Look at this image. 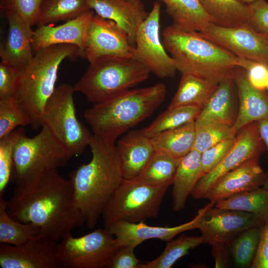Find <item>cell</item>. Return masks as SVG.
<instances>
[{"label":"cell","instance_id":"cell-1","mask_svg":"<svg viewBox=\"0 0 268 268\" xmlns=\"http://www.w3.org/2000/svg\"><path fill=\"white\" fill-rule=\"evenodd\" d=\"M6 210L14 219L35 225L40 235L57 241L85 223L75 204L70 180L56 169L43 170L17 184Z\"/></svg>","mask_w":268,"mask_h":268},{"label":"cell","instance_id":"cell-2","mask_svg":"<svg viewBox=\"0 0 268 268\" xmlns=\"http://www.w3.org/2000/svg\"><path fill=\"white\" fill-rule=\"evenodd\" d=\"M88 146L90 161L72 171L68 177L75 204L87 226L92 228L124 178L115 144L107 143L92 134Z\"/></svg>","mask_w":268,"mask_h":268},{"label":"cell","instance_id":"cell-3","mask_svg":"<svg viewBox=\"0 0 268 268\" xmlns=\"http://www.w3.org/2000/svg\"><path fill=\"white\" fill-rule=\"evenodd\" d=\"M166 93L163 83L130 89L94 104L85 111L84 117L93 135L115 144L121 134L150 116L163 102Z\"/></svg>","mask_w":268,"mask_h":268},{"label":"cell","instance_id":"cell-4","mask_svg":"<svg viewBox=\"0 0 268 268\" xmlns=\"http://www.w3.org/2000/svg\"><path fill=\"white\" fill-rule=\"evenodd\" d=\"M164 47L177 70L219 83L233 78L237 57L202 36L172 24L162 32Z\"/></svg>","mask_w":268,"mask_h":268},{"label":"cell","instance_id":"cell-5","mask_svg":"<svg viewBox=\"0 0 268 268\" xmlns=\"http://www.w3.org/2000/svg\"><path fill=\"white\" fill-rule=\"evenodd\" d=\"M78 56L79 50L76 46L52 45L35 53L31 62L22 70L13 98L33 130L42 127L45 105L56 87L60 65L65 59L75 60Z\"/></svg>","mask_w":268,"mask_h":268},{"label":"cell","instance_id":"cell-6","mask_svg":"<svg viewBox=\"0 0 268 268\" xmlns=\"http://www.w3.org/2000/svg\"><path fill=\"white\" fill-rule=\"evenodd\" d=\"M150 72L137 59L102 56L90 63L73 88L95 104L140 83L148 77Z\"/></svg>","mask_w":268,"mask_h":268},{"label":"cell","instance_id":"cell-7","mask_svg":"<svg viewBox=\"0 0 268 268\" xmlns=\"http://www.w3.org/2000/svg\"><path fill=\"white\" fill-rule=\"evenodd\" d=\"M11 180L16 185L47 169L61 168L72 157L68 150L45 124L36 135L25 133L17 140L13 149Z\"/></svg>","mask_w":268,"mask_h":268},{"label":"cell","instance_id":"cell-8","mask_svg":"<svg viewBox=\"0 0 268 268\" xmlns=\"http://www.w3.org/2000/svg\"><path fill=\"white\" fill-rule=\"evenodd\" d=\"M167 189L124 179L103 213L104 228L117 221L138 223L156 217Z\"/></svg>","mask_w":268,"mask_h":268},{"label":"cell","instance_id":"cell-9","mask_svg":"<svg viewBox=\"0 0 268 268\" xmlns=\"http://www.w3.org/2000/svg\"><path fill=\"white\" fill-rule=\"evenodd\" d=\"M73 86L63 83L55 88L47 101L42 125H46L72 157L81 155L89 145L91 134L77 119Z\"/></svg>","mask_w":268,"mask_h":268},{"label":"cell","instance_id":"cell-10","mask_svg":"<svg viewBox=\"0 0 268 268\" xmlns=\"http://www.w3.org/2000/svg\"><path fill=\"white\" fill-rule=\"evenodd\" d=\"M119 247L115 237L105 228L79 237H73L69 233L58 244L61 268H107Z\"/></svg>","mask_w":268,"mask_h":268},{"label":"cell","instance_id":"cell-11","mask_svg":"<svg viewBox=\"0 0 268 268\" xmlns=\"http://www.w3.org/2000/svg\"><path fill=\"white\" fill-rule=\"evenodd\" d=\"M160 3L154 2L151 10L136 30L134 46L138 60L150 72L161 78H172L178 70L160 38Z\"/></svg>","mask_w":268,"mask_h":268},{"label":"cell","instance_id":"cell-12","mask_svg":"<svg viewBox=\"0 0 268 268\" xmlns=\"http://www.w3.org/2000/svg\"><path fill=\"white\" fill-rule=\"evenodd\" d=\"M229 152L212 171L204 175L191 193L196 199H204L211 186L223 175L244 162L260 157L265 149L258 122L251 123L240 130Z\"/></svg>","mask_w":268,"mask_h":268},{"label":"cell","instance_id":"cell-13","mask_svg":"<svg viewBox=\"0 0 268 268\" xmlns=\"http://www.w3.org/2000/svg\"><path fill=\"white\" fill-rule=\"evenodd\" d=\"M104 56L138 59L136 48L131 43L127 33L114 21L94 14L81 58L90 63Z\"/></svg>","mask_w":268,"mask_h":268},{"label":"cell","instance_id":"cell-14","mask_svg":"<svg viewBox=\"0 0 268 268\" xmlns=\"http://www.w3.org/2000/svg\"><path fill=\"white\" fill-rule=\"evenodd\" d=\"M200 33L237 57L268 62V43L265 35L255 30L249 23L232 27L211 23Z\"/></svg>","mask_w":268,"mask_h":268},{"label":"cell","instance_id":"cell-15","mask_svg":"<svg viewBox=\"0 0 268 268\" xmlns=\"http://www.w3.org/2000/svg\"><path fill=\"white\" fill-rule=\"evenodd\" d=\"M264 225L255 215L242 211L221 209L214 206L202 215L198 228L203 243H229L244 231Z\"/></svg>","mask_w":268,"mask_h":268},{"label":"cell","instance_id":"cell-16","mask_svg":"<svg viewBox=\"0 0 268 268\" xmlns=\"http://www.w3.org/2000/svg\"><path fill=\"white\" fill-rule=\"evenodd\" d=\"M58 241L40 235L15 246L0 244L2 268H59Z\"/></svg>","mask_w":268,"mask_h":268},{"label":"cell","instance_id":"cell-17","mask_svg":"<svg viewBox=\"0 0 268 268\" xmlns=\"http://www.w3.org/2000/svg\"><path fill=\"white\" fill-rule=\"evenodd\" d=\"M215 203L210 201L198 210L191 220L176 226H154L148 225L144 222L130 223L120 220L111 224L106 229L115 237L119 247L130 246L135 248L144 241L152 239L167 242L183 232L198 228L202 215L207 209L214 206Z\"/></svg>","mask_w":268,"mask_h":268},{"label":"cell","instance_id":"cell-18","mask_svg":"<svg viewBox=\"0 0 268 268\" xmlns=\"http://www.w3.org/2000/svg\"><path fill=\"white\" fill-rule=\"evenodd\" d=\"M94 13L90 9L78 17L57 26L37 27L34 31L32 47L36 53L46 47L60 44L77 46L82 57L87 41L89 27Z\"/></svg>","mask_w":268,"mask_h":268},{"label":"cell","instance_id":"cell-19","mask_svg":"<svg viewBox=\"0 0 268 268\" xmlns=\"http://www.w3.org/2000/svg\"><path fill=\"white\" fill-rule=\"evenodd\" d=\"M267 175L260 165L259 157L251 159L220 177L208 189L204 199L216 202L263 187Z\"/></svg>","mask_w":268,"mask_h":268},{"label":"cell","instance_id":"cell-20","mask_svg":"<svg viewBox=\"0 0 268 268\" xmlns=\"http://www.w3.org/2000/svg\"><path fill=\"white\" fill-rule=\"evenodd\" d=\"M3 12L8 29L6 39L0 50V62L23 70L34 57L32 42L34 30L17 14L10 11Z\"/></svg>","mask_w":268,"mask_h":268},{"label":"cell","instance_id":"cell-21","mask_svg":"<svg viewBox=\"0 0 268 268\" xmlns=\"http://www.w3.org/2000/svg\"><path fill=\"white\" fill-rule=\"evenodd\" d=\"M233 79L236 84L238 97V112L233 125L237 132L246 125L268 119V97L265 91L257 89L249 81L245 70L237 67Z\"/></svg>","mask_w":268,"mask_h":268},{"label":"cell","instance_id":"cell-22","mask_svg":"<svg viewBox=\"0 0 268 268\" xmlns=\"http://www.w3.org/2000/svg\"><path fill=\"white\" fill-rule=\"evenodd\" d=\"M90 8L100 17L116 22L128 34L134 46L139 25L147 17L141 0H87Z\"/></svg>","mask_w":268,"mask_h":268},{"label":"cell","instance_id":"cell-23","mask_svg":"<svg viewBox=\"0 0 268 268\" xmlns=\"http://www.w3.org/2000/svg\"><path fill=\"white\" fill-rule=\"evenodd\" d=\"M116 146L119 154L124 178H137L144 169L155 150L143 129L131 131L120 139Z\"/></svg>","mask_w":268,"mask_h":268},{"label":"cell","instance_id":"cell-24","mask_svg":"<svg viewBox=\"0 0 268 268\" xmlns=\"http://www.w3.org/2000/svg\"><path fill=\"white\" fill-rule=\"evenodd\" d=\"M203 175L201 153L193 149L180 159L172 183L173 211L178 212L184 208L188 197Z\"/></svg>","mask_w":268,"mask_h":268},{"label":"cell","instance_id":"cell-25","mask_svg":"<svg viewBox=\"0 0 268 268\" xmlns=\"http://www.w3.org/2000/svg\"><path fill=\"white\" fill-rule=\"evenodd\" d=\"M236 89L233 78L219 83L197 117L213 120L232 127L238 112Z\"/></svg>","mask_w":268,"mask_h":268},{"label":"cell","instance_id":"cell-26","mask_svg":"<svg viewBox=\"0 0 268 268\" xmlns=\"http://www.w3.org/2000/svg\"><path fill=\"white\" fill-rule=\"evenodd\" d=\"M173 24L188 31L203 32L212 23L199 0H160Z\"/></svg>","mask_w":268,"mask_h":268},{"label":"cell","instance_id":"cell-27","mask_svg":"<svg viewBox=\"0 0 268 268\" xmlns=\"http://www.w3.org/2000/svg\"><path fill=\"white\" fill-rule=\"evenodd\" d=\"M218 83L189 73H183L168 108L194 105L201 109L217 88Z\"/></svg>","mask_w":268,"mask_h":268},{"label":"cell","instance_id":"cell-28","mask_svg":"<svg viewBox=\"0 0 268 268\" xmlns=\"http://www.w3.org/2000/svg\"><path fill=\"white\" fill-rule=\"evenodd\" d=\"M195 121L150 137L155 151L167 153L178 159L188 154L193 150L195 141Z\"/></svg>","mask_w":268,"mask_h":268},{"label":"cell","instance_id":"cell-29","mask_svg":"<svg viewBox=\"0 0 268 268\" xmlns=\"http://www.w3.org/2000/svg\"><path fill=\"white\" fill-rule=\"evenodd\" d=\"M199 1L214 24L232 27L249 23V5L240 0Z\"/></svg>","mask_w":268,"mask_h":268},{"label":"cell","instance_id":"cell-30","mask_svg":"<svg viewBox=\"0 0 268 268\" xmlns=\"http://www.w3.org/2000/svg\"><path fill=\"white\" fill-rule=\"evenodd\" d=\"M214 206L218 208L249 212L258 217L264 224L268 222V190L263 187L219 201Z\"/></svg>","mask_w":268,"mask_h":268},{"label":"cell","instance_id":"cell-31","mask_svg":"<svg viewBox=\"0 0 268 268\" xmlns=\"http://www.w3.org/2000/svg\"><path fill=\"white\" fill-rule=\"evenodd\" d=\"M90 9L87 0H43L36 25L67 22Z\"/></svg>","mask_w":268,"mask_h":268},{"label":"cell","instance_id":"cell-32","mask_svg":"<svg viewBox=\"0 0 268 268\" xmlns=\"http://www.w3.org/2000/svg\"><path fill=\"white\" fill-rule=\"evenodd\" d=\"M181 159L155 151L144 169L134 179L151 186L168 188L172 185Z\"/></svg>","mask_w":268,"mask_h":268},{"label":"cell","instance_id":"cell-33","mask_svg":"<svg viewBox=\"0 0 268 268\" xmlns=\"http://www.w3.org/2000/svg\"><path fill=\"white\" fill-rule=\"evenodd\" d=\"M7 201L0 197V243L21 245L41 234L40 229L32 223L14 219L6 210Z\"/></svg>","mask_w":268,"mask_h":268},{"label":"cell","instance_id":"cell-34","mask_svg":"<svg viewBox=\"0 0 268 268\" xmlns=\"http://www.w3.org/2000/svg\"><path fill=\"white\" fill-rule=\"evenodd\" d=\"M201 109L194 105L178 106L168 108L147 127L143 128L149 137L162 132L173 129L195 121Z\"/></svg>","mask_w":268,"mask_h":268},{"label":"cell","instance_id":"cell-35","mask_svg":"<svg viewBox=\"0 0 268 268\" xmlns=\"http://www.w3.org/2000/svg\"><path fill=\"white\" fill-rule=\"evenodd\" d=\"M203 243L201 236L181 234L178 238L167 242L163 252L155 259L141 263L139 268H170L179 259L190 250Z\"/></svg>","mask_w":268,"mask_h":268},{"label":"cell","instance_id":"cell-36","mask_svg":"<svg viewBox=\"0 0 268 268\" xmlns=\"http://www.w3.org/2000/svg\"><path fill=\"white\" fill-rule=\"evenodd\" d=\"M195 131L193 149L201 153L224 139L236 135L231 126L199 117L195 121Z\"/></svg>","mask_w":268,"mask_h":268},{"label":"cell","instance_id":"cell-37","mask_svg":"<svg viewBox=\"0 0 268 268\" xmlns=\"http://www.w3.org/2000/svg\"><path fill=\"white\" fill-rule=\"evenodd\" d=\"M261 227L248 229L229 243V251L238 267L243 268L251 267L259 246Z\"/></svg>","mask_w":268,"mask_h":268},{"label":"cell","instance_id":"cell-38","mask_svg":"<svg viewBox=\"0 0 268 268\" xmlns=\"http://www.w3.org/2000/svg\"><path fill=\"white\" fill-rule=\"evenodd\" d=\"M25 133V130L19 127L0 138V197H3L11 180L14 146L20 136Z\"/></svg>","mask_w":268,"mask_h":268},{"label":"cell","instance_id":"cell-39","mask_svg":"<svg viewBox=\"0 0 268 268\" xmlns=\"http://www.w3.org/2000/svg\"><path fill=\"white\" fill-rule=\"evenodd\" d=\"M30 125L28 118L13 97L0 99V138L18 127Z\"/></svg>","mask_w":268,"mask_h":268},{"label":"cell","instance_id":"cell-40","mask_svg":"<svg viewBox=\"0 0 268 268\" xmlns=\"http://www.w3.org/2000/svg\"><path fill=\"white\" fill-rule=\"evenodd\" d=\"M43 0H0L3 11L13 12L30 26L36 24Z\"/></svg>","mask_w":268,"mask_h":268},{"label":"cell","instance_id":"cell-41","mask_svg":"<svg viewBox=\"0 0 268 268\" xmlns=\"http://www.w3.org/2000/svg\"><path fill=\"white\" fill-rule=\"evenodd\" d=\"M237 67L243 68L255 88L268 91V62L237 57Z\"/></svg>","mask_w":268,"mask_h":268},{"label":"cell","instance_id":"cell-42","mask_svg":"<svg viewBox=\"0 0 268 268\" xmlns=\"http://www.w3.org/2000/svg\"><path fill=\"white\" fill-rule=\"evenodd\" d=\"M235 139L236 136L225 139L201 153V163L204 175L212 171L221 162Z\"/></svg>","mask_w":268,"mask_h":268},{"label":"cell","instance_id":"cell-43","mask_svg":"<svg viewBox=\"0 0 268 268\" xmlns=\"http://www.w3.org/2000/svg\"><path fill=\"white\" fill-rule=\"evenodd\" d=\"M22 70L0 62V99L13 97Z\"/></svg>","mask_w":268,"mask_h":268},{"label":"cell","instance_id":"cell-44","mask_svg":"<svg viewBox=\"0 0 268 268\" xmlns=\"http://www.w3.org/2000/svg\"><path fill=\"white\" fill-rule=\"evenodd\" d=\"M249 5L250 24L258 33L268 35V2L265 0H256Z\"/></svg>","mask_w":268,"mask_h":268},{"label":"cell","instance_id":"cell-45","mask_svg":"<svg viewBox=\"0 0 268 268\" xmlns=\"http://www.w3.org/2000/svg\"><path fill=\"white\" fill-rule=\"evenodd\" d=\"M134 248L130 246L119 247L112 256L107 268H139L141 262L134 254Z\"/></svg>","mask_w":268,"mask_h":268},{"label":"cell","instance_id":"cell-46","mask_svg":"<svg viewBox=\"0 0 268 268\" xmlns=\"http://www.w3.org/2000/svg\"><path fill=\"white\" fill-rule=\"evenodd\" d=\"M251 268H268V222L261 227L259 246Z\"/></svg>","mask_w":268,"mask_h":268},{"label":"cell","instance_id":"cell-47","mask_svg":"<svg viewBox=\"0 0 268 268\" xmlns=\"http://www.w3.org/2000/svg\"><path fill=\"white\" fill-rule=\"evenodd\" d=\"M212 254L215 260V268L224 267L228 260L229 245L227 243H220L211 245Z\"/></svg>","mask_w":268,"mask_h":268},{"label":"cell","instance_id":"cell-48","mask_svg":"<svg viewBox=\"0 0 268 268\" xmlns=\"http://www.w3.org/2000/svg\"><path fill=\"white\" fill-rule=\"evenodd\" d=\"M258 124L260 134L268 150V119L260 121ZM263 187L268 190V173Z\"/></svg>","mask_w":268,"mask_h":268},{"label":"cell","instance_id":"cell-49","mask_svg":"<svg viewBox=\"0 0 268 268\" xmlns=\"http://www.w3.org/2000/svg\"><path fill=\"white\" fill-rule=\"evenodd\" d=\"M241 0L242 1H243V2L247 4H250L253 2L254 1H255L256 0Z\"/></svg>","mask_w":268,"mask_h":268},{"label":"cell","instance_id":"cell-50","mask_svg":"<svg viewBox=\"0 0 268 268\" xmlns=\"http://www.w3.org/2000/svg\"><path fill=\"white\" fill-rule=\"evenodd\" d=\"M265 38H266L267 42L268 43V35H265Z\"/></svg>","mask_w":268,"mask_h":268}]
</instances>
